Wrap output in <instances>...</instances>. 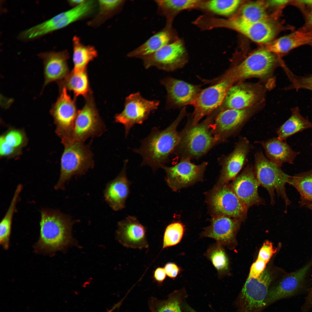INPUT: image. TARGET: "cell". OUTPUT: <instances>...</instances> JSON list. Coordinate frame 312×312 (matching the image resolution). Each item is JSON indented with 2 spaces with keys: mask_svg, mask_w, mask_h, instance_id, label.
I'll return each mask as SVG.
<instances>
[{
  "mask_svg": "<svg viewBox=\"0 0 312 312\" xmlns=\"http://www.w3.org/2000/svg\"><path fill=\"white\" fill-rule=\"evenodd\" d=\"M185 109L166 129L162 130L153 129L148 136L141 142V145L134 151L142 158V165H148L153 170L162 168L168 162L180 140L177 127L185 114Z\"/></svg>",
  "mask_w": 312,
  "mask_h": 312,
  "instance_id": "6da1fadb",
  "label": "cell"
},
{
  "mask_svg": "<svg viewBox=\"0 0 312 312\" xmlns=\"http://www.w3.org/2000/svg\"><path fill=\"white\" fill-rule=\"evenodd\" d=\"M74 222L71 217L59 211L42 209L39 237L34 246L36 252L51 255L64 248L71 240Z\"/></svg>",
  "mask_w": 312,
  "mask_h": 312,
  "instance_id": "7a4b0ae2",
  "label": "cell"
},
{
  "mask_svg": "<svg viewBox=\"0 0 312 312\" xmlns=\"http://www.w3.org/2000/svg\"><path fill=\"white\" fill-rule=\"evenodd\" d=\"M216 116H211L200 123L187 124L180 132V140L174 151L182 159H198L219 143L212 130Z\"/></svg>",
  "mask_w": 312,
  "mask_h": 312,
  "instance_id": "3957f363",
  "label": "cell"
},
{
  "mask_svg": "<svg viewBox=\"0 0 312 312\" xmlns=\"http://www.w3.org/2000/svg\"><path fill=\"white\" fill-rule=\"evenodd\" d=\"M60 177L54 188L64 190L66 183L75 176L83 175L94 166L92 153L90 146L84 142H70L63 144Z\"/></svg>",
  "mask_w": 312,
  "mask_h": 312,
  "instance_id": "277c9868",
  "label": "cell"
},
{
  "mask_svg": "<svg viewBox=\"0 0 312 312\" xmlns=\"http://www.w3.org/2000/svg\"><path fill=\"white\" fill-rule=\"evenodd\" d=\"M255 173L260 185L265 188L270 195L271 204L275 203L274 192L284 201L286 208L290 203L285 188L289 184L291 176L284 172L280 167L273 163L263 155L261 151L255 155L254 166Z\"/></svg>",
  "mask_w": 312,
  "mask_h": 312,
  "instance_id": "5b68a950",
  "label": "cell"
},
{
  "mask_svg": "<svg viewBox=\"0 0 312 312\" xmlns=\"http://www.w3.org/2000/svg\"><path fill=\"white\" fill-rule=\"evenodd\" d=\"M205 202L212 218L226 216L242 222L246 218L248 209L233 191L229 183L205 192Z\"/></svg>",
  "mask_w": 312,
  "mask_h": 312,
  "instance_id": "8992f818",
  "label": "cell"
},
{
  "mask_svg": "<svg viewBox=\"0 0 312 312\" xmlns=\"http://www.w3.org/2000/svg\"><path fill=\"white\" fill-rule=\"evenodd\" d=\"M95 7L94 1L85 0L78 6L24 30L19 34L18 39L23 41L33 40L63 28L88 16L94 12Z\"/></svg>",
  "mask_w": 312,
  "mask_h": 312,
  "instance_id": "52a82bcc",
  "label": "cell"
},
{
  "mask_svg": "<svg viewBox=\"0 0 312 312\" xmlns=\"http://www.w3.org/2000/svg\"><path fill=\"white\" fill-rule=\"evenodd\" d=\"M272 280L266 270L257 278L248 277L234 302L236 312H261Z\"/></svg>",
  "mask_w": 312,
  "mask_h": 312,
  "instance_id": "ba28073f",
  "label": "cell"
},
{
  "mask_svg": "<svg viewBox=\"0 0 312 312\" xmlns=\"http://www.w3.org/2000/svg\"><path fill=\"white\" fill-rule=\"evenodd\" d=\"M159 104V100L147 99L139 92L131 94L126 97L124 109L116 115L115 121L123 125L127 137L134 125L143 123L151 112L157 109Z\"/></svg>",
  "mask_w": 312,
  "mask_h": 312,
  "instance_id": "9c48e42d",
  "label": "cell"
},
{
  "mask_svg": "<svg viewBox=\"0 0 312 312\" xmlns=\"http://www.w3.org/2000/svg\"><path fill=\"white\" fill-rule=\"evenodd\" d=\"M207 165L206 162L196 165L185 159L172 166L165 165L162 168L165 172L167 184L173 191L177 192L203 180Z\"/></svg>",
  "mask_w": 312,
  "mask_h": 312,
  "instance_id": "30bf717a",
  "label": "cell"
},
{
  "mask_svg": "<svg viewBox=\"0 0 312 312\" xmlns=\"http://www.w3.org/2000/svg\"><path fill=\"white\" fill-rule=\"evenodd\" d=\"M250 107L226 109L218 114L213 124L212 130L219 143L239 134L255 113L256 111Z\"/></svg>",
  "mask_w": 312,
  "mask_h": 312,
  "instance_id": "8fae6325",
  "label": "cell"
},
{
  "mask_svg": "<svg viewBox=\"0 0 312 312\" xmlns=\"http://www.w3.org/2000/svg\"><path fill=\"white\" fill-rule=\"evenodd\" d=\"M276 62L273 53L266 49H260L229 71L235 81L251 77H263L272 72Z\"/></svg>",
  "mask_w": 312,
  "mask_h": 312,
  "instance_id": "7c38bea8",
  "label": "cell"
},
{
  "mask_svg": "<svg viewBox=\"0 0 312 312\" xmlns=\"http://www.w3.org/2000/svg\"><path fill=\"white\" fill-rule=\"evenodd\" d=\"M105 129L92 99L89 98L77 112L70 142H84L90 137L100 136Z\"/></svg>",
  "mask_w": 312,
  "mask_h": 312,
  "instance_id": "4fadbf2b",
  "label": "cell"
},
{
  "mask_svg": "<svg viewBox=\"0 0 312 312\" xmlns=\"http://www.w3.org/2000/svg\"><path fill=\"white\" fill-rule=\"evenodd\" d=\"M65 88L50 110L56 126L55 132L62 142L70 141L77 112L74 101Z\"/></svg>",
  "mask_w": 312,
  "mask_h": 312,
  "instance_id": "5bb4252c",
  "label": "cell"
},
{
  "mask_svg": "<svg viewBox=\"0 0 312 312\" xmlns=\"http://www.w3.org/2000/svg\"><path fill=\"white\" fill-rule=\"evenodd\" d=\"M185 52L183 42L177 39L151 54L138 58L142 60L146 69L154 67L170 72L182 66Z\"/></svg>",
  "mask_w": 312,
  "mask_h": 312,
  "instance_id": "9a60e30c",
  "label": "cell"
},
{
  "mask_svg": "<svg viewBox=\"0 0 312 312\" xmlns=\"http://www.w3.org/2000/svg\"><path fill=\"white\" fill-rule=\"evenodd\" d=\"M251 148L250 142L246 138L239 139L233 151L220 159L222 168L213 188H218L234 180L245 165Z\"/></svg>",
  "mask_w": 312,
  "mask_h": 312,
  "instance_id": "2e32d148",
  "label": "cell"
},
{
  "mask_svg": "<svg viewBox=\"0 0 312 312\" xmlns=\"http://www.w3.org/2000/svg\"><path fill=\"white\" fill-rule=\"evenodd\" d=\"M312 265V261L289 274L270 287L264 301L265 308L276 301L293 297L300 293L306 274Z\"/></svg>",
  "mask_w": 312,
  "mask_h": 312,
  "instance_id": "e0dca14e",
  "label": "cell"
},
{
  "mask_svg": "<svg viewBox=\"0 0 312 312\" xmlns=\"http://www.w3.org/2000/svg\"><path fill=\"white\" fill-rule=\"evenodd\" d=\"M231 185L235 194L248 209L254 205L265 204L259 195L258 190L260 184L252 164H247Z\"/></svg>",
  "mask_w": 312,
  "mask_h": 312,
  "instance_id": "ac0fdd59",
  "label": "cell"
},
{
  "mask_svg": "<svg viewBox=\"0 0 312 312\" xmlns=\"http://www.w3.org/2000/svg\"><path fill=\"white\" fill-rule=\"evenodd\" d=\"M160 82L167 91V109L193 105L200 92L196 86L171 77H165Z\"/></svg>",
  "mask_w": 312,
  "mask_h": 312,
  "instance_id": "d6986e66",
  "label": "cell"
},
{
  "mask_svg": "<svg viewBox=\"0 0 312 312\" xmlns=\"http://www.w3.org/2000/svg\"><path fill=\"white\" fill-rule=\"evenodd\" d=\"M222 21L224 26L235 30L259 43L270 42L277 32L275 26L268 20L252 23L235 17Z\"/></svg>",
  "mask_w": 312,
  "mask_h": 312,
  "instance_id": "ffe728a7",
  "label": "cell"
},
{
  "mask_svg": "<svg viewBox=\"0 0 312 312\" xmlns=\"http://www.w3.org/2000/svg\"><path fill=\"white\" fill-rule=\"evenodd\" d=\"M242 221L226 216L212 218L210 224L204 228L200 234L201 238H213L223 246H229Z\"/></svg>",
  "mask_w": 312,
  "mask_h": 312,
  "instance_id": "44dd1931",
  "label": "cell"
},
{
  "mask_svg": "<svg viewBox=\"0 0 312 312\" xmlns=\"http://www.w3.org/2000/svg\"><path fill=\"white\" fill-rule=\"evenodd\" d=\"M144 226L134 216H128L118 222L117 231L119 241L124 246L133 248L148 247Z\"/></svg>",
  "mask_w": 312,
  "mask_h": 312,
  "instance_id": "7402d4cb",
  "label": "cell"
},
{
  "mask_svg": "<svg viewBox=\"0 0 312 312\" xmlns=\"http://www.w3.org/2000/svg\"><path fill=\"white\" fill-rule=\"evenodd\" d=\"M38 56L44 65V87L52 82L62 80L68 74L67 60L69 56L66 50L43 52Z\"/></svg>",
  "mask_w": 312,
  "mask_h": 312,
  "instance_id": "603a6c76",
  "label": "cell"
},
{
  "mask_svg": "<svg viewBox=\"0 0 312 312\" xmlns=\"http://www.w3.org/2000/svg\"><path fill=\"white\" fill-rule=\"evenodd\" d=\"M127 161L125 162L120 173L107 185L104 192L105 200L114 211L122 210L129 193L130 183L126 175Z\"/></svg>",
  "mask_w": 312,
  "mask_h": 312,
  "instance_id": "cb8c5ba5",
  "label": "cell"
},
{
  "mask_svg": "<svg viewBox=\"0 0 312 312\" xmlns=\"http://www.w3.org/2000/svg\"><path fill=\"white\" fill-rule=\"evenodd\" d=\"M177 39L176 35L171 25L166 24L162 29L150 38L143 44L129 52V57L139 58L151 54Z\"/></svg>",
  "mask_w": 312,
  "mask_h": 312,
  "instance_id": "d4e9b609",
  "label": "cell"
},
{
  "mask_svg": "<svg viewBox=\"0 0 312 312\" xmlns=\"http://www.w3.org/2000/svg\"><path fill=\"white\" fill-rule=\"evenodd\" d=\"M256 142L264 148L267 158L280 167L285 163L293 164L300 153L294 151L287 143L278 137Z\"/></svg>",
  "mask_w": 312,
  "mask_h": 312,
  "instance_id": "484cf974",
  "label": "cell"
},
{
  "mask_svg": "<svg viewBox=\"0 0 312 312\" xmlns=\"http://www.w3.org/2000/svg\"><path fill=\"white\" fill-rule=\"evenodd\" d=\"M258 96L254 88L245 84H237L230 87L224 102L226 109H242L252 105Z\"/></svg>",
  "mask_w": 312,
  "mask_h": 312,
  "instance_id": "4316f807",
  "label": "cell"
},
{
  "mask_svg": "<svg viewBox=\"0 0 312 312\" xmlns=\"http://www.w3.org/2000/svg\"><path fill=\"white\" fill-rule=\"evenodd\" d=\"M312 43V31L303 28L269 42L265 49L272 53H284Z\"/></svg>",
  "mask_w": 312,
  "mask_h": 312,
  "instance_id": "83f0119b",
  "label": "cell"
},
{
  "mask_svg": "<svg viewBox=\"0 0 312 312\" xmlns=\"http://www.w3.org/2000/svg\"><path fill=\"white\" fill-rule=\"evenodd\" d=\"M187 296L183 288L173 291L166 299L151 297L148 300V306L151 312H182V304Z\"/></svg>",
  "mask_w": 312,
  "mask_h": 312,
  "instance_id": "f1b7e54d",
  "label": "cell"
},
{
  "mask_svg": "<svg viewBox=\"0 0 312 312\" xmlns=\"http://www.w3.org/2000/svg\"><path fill=\"white\" fill-rule=\"evenodd\" d=\"M289 118L276 131L278 138L284 140L295 134L306 129H312V122L303 117L297 107L291 109Z\"/></svg>",
  "mask_w": 312,
  "mask_h": 312,
  "instance_id": "f546056e",
  "label": "cell"
},
{
  "mask_svg": "<svg viewBox=\"0 0 312 312\" xmlns=\"http://www.w3.org/2000/svg\"><path fill=\"white\" fill-rule=\"evenodd\" d=\"M196 0H157L154 1L157 7V13L165 17L166 24H172L174 18L179 12L196 7L200 3Z\"/></svg>",
  "mask_w": 312,
  "mask_h": 312,
  "instance_id": "4dcf8cb0",
  "label": "cell"
},
{
  "mask_svg": "<svg viewBox=\"0 0 312 312\" xmlns=\"http://www.w3.org/2000/svg\"><path fill=\"white\" fill-rule=\"evenodd\" d=\"M73 43L74 68L72 71L75 73L84 72L88 63L97 57V51L94 47L83 45L76 36L73 37Z\"/></svg>",
  "mask_w": 312,
  "mask_h": 312,
  "instance_id": "1f68e13d",
  "label": "cell"
},
{
  "mask_svg": "<svg viewBox=\"0 0 312 312\" xmlns=\"http://www.w3.org/2000/svg\"><path fill=\"white\" fill-rule=\"evenodd\" d=\"M223 246L216 242L210 245L204 254L217 270L219 278L227 273L229 269V259Z\"/></svg>",
  "mask_w": 312,
  "mask_h": 312,
  "instance_id": "d6a6232c",
  "label": "cell"
},
{
  "mask_svg": "<svg viewBox=\"0 0 312 312\" xmlns=\"http://www.w3.org/2000/svg\"><path fill=\"white\" fill-rule=\"evenodd\" d=\"M59 85L61 88L72 91L76 96H86L89 91L88 76L86 71L75 73L73 71L60 81Z\"/></svg>",
  "mask_w": 312,
  "mask_h": 312,
  "instance_id": "836d02e7",
  "label": "cell"
},
{
  "mask_svg": "<svg viewBox=\"0 0 312 312\" xmlns=\"http://www.w3.org/2000/svg\"><path fill=\"white\" fill-rule=\"evenodd\" d=\"M23 185L18 184L15 191L9 207L0 224V242L4 244L10 242L12 224L14 215L16 211V206Z\"/></svg>",
  "mask_w": 312,
  "mask_h": 312,
  "instance_id": "e575fe53",
  "label": "cell"
},
{
  "mask_svg": "<svg viewBox=\"0 0 312 312\" xmlns=\"http://www.w3.org/2000/svg\"><path fill=\"white\" fill-rule=\"evenodd\" d=\"M266 3L263 1L246 4L241 8L240 13L236 16L243 21L255 23L268 20Z\"/></svg>",
  "mask_w": 312,
  "mask_h": 312,
  "instance_id": "d590c367",
  "label": "cell"
},
{
  "mask_svg": "<svg viewBox=\"0 0 312 312\" xmlns=\"http://www.w3.org/2000/svg\"><path fill=\"white\" fill-rule=\"evenodd\" d=\"M122 0H99V10L96 16L89 23L90 25L101 24L108 18L120 12L125 3Z\"/></svg>",
  "mask_w": 312,
  "mask_h": 312,
  "instance_id": "8d00e7d4",
  "label": "cell"
},
{
  "mask_svg": "<svg viewBox=\"0 0 312 312\" xmlns=\"http://www.w3.org/2000/svg\"><path fill=\"white\" fill-rule=\"evenodd\" d=\"M289 184L298 192L300 199L312 201V168L291 176Z\"/></svg>",
  "mask_w": 312,
  "mask_h": 312,
  "instance_id": "74e56055",
  "label": "cell"
},
{
  "mask_svg": "<svg viewBox=\"0 0 312 312\" xmlns=\"http://www.w3.org/2000/svg\"><path fill=\"white\" fill-rule=\"evenodd\" d=\"M239 0L209 1L205 4L207 9L215 14L228 16L233 13L241 3Z\"/></svg>",
  "mask_w": 312,
  "mask_h": 312,
  "instance_id": "f35d334b",
  "label": "cell"
},
{
  "mask_svg": "<svg viewBox=\"0 0 312 312\" xmlns=\"http://www.w3.org/2000/svg\"><path fill=\"white\" fill-rule=\"evenodd\" d=\"M185 231V226L180 222H175L168 225L164 234L162 248L177 245L180 242Z\"/></svg>",
  "mask_w": 312,
  "mask_h": 312,
  "instance_id": "ab89813d",
  "label": "cell"
},
{
  "mask_svg": "<svg viewBox=\"0 0 312 312\" xmlns=\"http://www.w3.org/2000/svg\"><path fill=\"white\" fill-rule=\"evenodd\" d=\"M1 137L9 146L20 151L26 143L25 134L18 129H10Z\"/></svg>",
  "mask_w": 312,
  "mask_h": 312,
  "instance_id": "60d3db41",
  "label": "cell"
},
{
  "mask_svg": "<svg viewBox=\"0 0 312 312\" xmlns=\"http://www.w3.org/2000/svg\"><path fill=\"white\" fill-rule=\"evenodd\" d=\"M288 69H286V72L291 82V85L287 88L288 90L302 89L312 91V74L298 76Z\"/></svg>",
  "mask_w": 312,
  "mask_h": 312,
  "instance_id": "b9f144b4",
  "label": "cell"
},
{
  "mask_svg": "<svg viewBox=\"0 0 312 312\" xmlns=\"http://www.w3.org/2000/svg\"><path fill=\"white\" fill-rule=\"evenodd\" d=\"M276 251V249L273 248L272 243L267 241L263 244L260 249L257 259L268 263Z\"/></svg>",
  "mask_w": 312,
  "mask_h": 312,
  "instance_id": "7bdbcfd3",
  "label": "cell"
},
{
  "mask_svg": "<svg viewBox=\"0 0 312 312\" xmlns=\"http://www.w3.org/2000/svg\"><path fill=\"white\" fill-rule=\"evenodd\" d=\"M21 151L14 148L8 145L0 137V155L1 157H12L19 155Z\"/></svg>",
  "mask_w": 312,
  "mask_h": 312,
  "instance_id": "ee69618b",
  "label": "cell"
},
{
  "mask_svg": "<svg viewBox=\"0 0 312 312\" xmlns=\"http://www.w3.org/2000/svg\"><path fill=\"white\" fill-rule=\"evenodd\" d=\"M267 263L262 260L257 259L252 265L248 277L254 278L258 277L265 270Z\"/></svg>",
  "mask_w": 312,
  "mask_h": 312,
  "instance_id": "f6af8a7d",
  "label": "cell"
},
{
  "mask_svg": "<svg viewBox=\"0 0 312 312\" xmlns=\"http://www.w3.org/2000/svg\"><path fill=\"white\" fill-rule=\"evenodd\" d=\"M164 268L166 275L172 278H175L180 271L179 268L175 264L172 263L166 264Z\"/></svg>",
  "mask_w": 312,
  "mask_h": 312,
  "instance_id": "bcb514c9",
  "label": "cell"
},
{
  "mask_svg": "<svg viewBox=\"0 0 312 312\" xmlns=\"http://www.w3.org/2000/svg\"><path fill=\"white\" fill-rule=\"evenodd\" d=\"M312 309V286L309 289L300 312H309Z\"/></svg>",
  "mask_w": 312,
  "mask_h": 312,
  "instance_id": "7dc6e473",
  "label": "cell"
},
{
  "mask_svg": "<svg viewBox=\"0 0 312 312\" xmlns=\"http://www.w3.org/2000/svg\"><path fill=\"white\" fill-rule=\"evenodd\" d=\"M166 274L164 268L159 267L155 270L154 274L155 280L159 283H161L165 279Z\"/></svg>",
  "mask_w": 312,
  "mask_h": 312,
  "instance_id": "c3c4849f",
  "label": "cell"
},
{
  "mask_svg": "<svg viewBox=\"0 0 312 312\" xmlns=\"http://www.w3.org/2000/svg\"><path fill=\"white\" fill-rule=\"evenodd\" d=\"M306 18V26L304 28L312 31V8L307 14Z\"/></svg>",
  "mask_w": 312,
  "mask_h": 312,
  "instance_id": "681fc988",
  "label": "cell"
},
{
  "mask_svg": "<svg viewBox=\"0 0 312 312\" xmlns=\"http://www.w3.org/2000/svg\"><path fill=\"white\" fill-rule=\"evenodd\" d=\"M290 0H272L269 1L270 5L275 6H282L291 3Z\"/></svg>",
  "mask_w": 312,
  "mask_h": 312,
  "instance_id": "f907efd6",
  "label": "cell"
},
{
  "mask_svg": "<svg viewBox=\"0 0 312 312\" xmlns=\"http://www.w3.org/2000/svg\"><path fill=\"white\" fill-rule=\"evenodd\" d=\"M182 312H197L185 301L184 300L182 305Z\"/></svg>",
  "mask_w": 312,
  "mask_h": 312,
  "instance_id": "816d5d0a",
  "label": "cell"
},
{
  "mask_svg": "<svg viewBox=\"0 0 312 312\" xmlns=\"http://www.w3.org/2000/svg\"><path fill=\"white\" fill-rule=\"evenodd\" d=\"M295 4L296 3L297 5H307L311 7L312 8V0H298L295 1Z\"/></svg>",
  "mask_w": 312,
  "mask_h": 312,
  "instance_id": "f5cc1de1",
  "label": "cell"
},
{
  "mask_svg": "<svg viewBox=\"0 0 312 312\" xmlns=\"http://www.w3.org/2000/svg\"><path fill=\"white\" fill-rule=\"evenodd\" d=\"M300 203L301 206L307 208L312 211V201L300 199Z\"/></svg>",
  "mask_w": 312,
  "mask_h": 312,
  "instance_id": "db71d44e",
  "label": "cell"
},
{
  "mask_svg": "<svg viewBox=\"0 0 312 312\" xmlns=\"http://www.w3.org/2000/svg\"><path fill=\"white\" fill-rule=\"evenodd\" d=\"M85 0H73L68 1V3L70 5L73 7L78 6L84 2Z\"/></svg>",
  "mask_w": 312,
  "mask_h": 312,
  "instance_id": "11a10c76",
  "label": "cell"
},
{
  "mask_svg": "<svg viewBox=\"0 0 312 312\" xmlns=\"http://www.w3.org/2000/svg\"><path fill=\"white\" fill-rule=\"evenodd\" d=\"M312 47V43L310 44Z\"/></svg>",
  "mask_w": 312,
  "mask_h": 312,
  "instance_id": "9f6ffc18",
  "label": "cell"
}]
</instances>
